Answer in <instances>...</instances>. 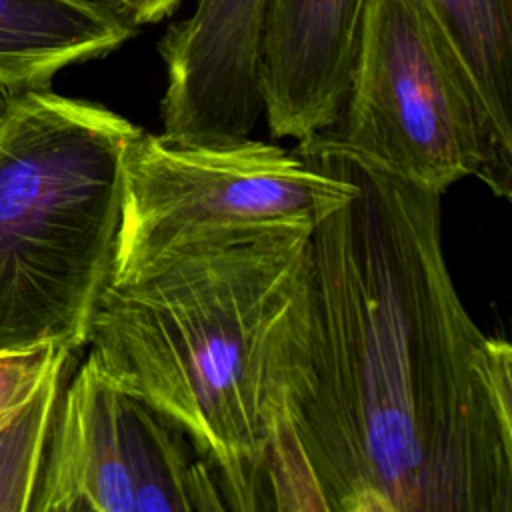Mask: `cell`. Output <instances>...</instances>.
<instances>
[{
  "label": "cell",
  "mask_w": 512,
  "mask_h": 512,
  "mask_svg": "<svg viewBox=\"0 0 512 512\" xmlns=\"http://www.w3.org/2000/svg\"><path fill=\"white\" fill-rule=\"evenodd\" d=\"M314 140L354 192L310 232L268 510L512 512V348L456 292L440 194Z\"/></svg>",
  "instance_id": "6da1fadb"
},
{
  "label": "cell",
  "mask_w": 512,
  "mask_h": 512,
  "mask_svg": "<svg viewBox=\"0 0 512 512\" xmlns=\"http://www.w3.org/2000/svg\"><path fill=\"white\" fill-rule=\"evenodd\" d=\"M312 228L260 224L184 244L108 280L90 320L88 356L190 436L234 512L268 510L286 344Z\"/></svg>",
  "instance_id": "7a4b0ae2"
},
{
  "label": "cell",
  "mask_w": 512,
  "mask_h": 512,
  "mask_svg": "<svg viewBox=\"0 0 512 512\" xmlns=\"http://www.w3.org/2000/svg\"><path fill=\"white\" fill-rule=\"evenodd\" d=\"M140 130L50 86L12 92L0 124V350L86 346L112 270L122 156Z\"/></svg>",
  "instance_id": "3957f363"
},
{
  "label": "cell",
  "mask_w": 512,
  "mask_h": 512,
  "mask_svg": "<svg viewBox=\"0 0 512 512\" xmlns=\"http://www.w3.org/2000/svg\"><path fill=\"white\" fill-rule=\"evenodd\" d=\"M326 136L440 196L466 176L512 194V160L428 0H366L346 108Z\"/></svg>",
  "instance_id": "277c9868"
},
{
  "label": "cell",
  "mask_w": 512,
  "mask_h": 512,
  "mask_svg": "<svg viewBox=\"0 0 512 512\" xmlns=\"http://www.w3.org/2000/svg\"><path fill=\"white\" fill-rule=\"evenodd\" d=\"M352 192L354 182L314 138L294 150L252 138L184 146L140 130L122 156L110 280L130 278L216 232L280 222L316 226Z\"/></svg>",
  "instance_id": "5b68a950"
},
{
  "label": "cell",
  "mask_w": 512,
  "mask_h": 512,
  "mask_svg": "<svg viewBox=\"0 0 512 512\" xmlns=\"http://www.w3.org/2000/svg\"><path fill=\"white\" fill-rule=\"evenodd\" d=\"M34 512H224L212 466L166 414L86 354L56 402Z\"/></svg>",
  "instance_id": "8992f818"
},
{
  "label": "cell",
  "mask_w": 512,
  "mask_h": 512,
  "mask_svg": "<svg viewBox=\"0 0 512 512\" xmlns=\"http://www.w3.org/2000/svg\"><path fill=\"white\" fill-rule=\"evenodd\" d=\"M268 0H192L158 54L166 68L162 138L184 146H230L252 138L264 116L260 40Z\"/></svg>",
  "instance_id": "52a82bcc"
},
{
  "label": "cell",
  "mask_w": 512,
  "mask_h": 512,
  "mask_svg": "<svg viewBox=\"0 0 512 512\" xmlns=\"http://www.w3.org/2000/svg\"><path fill=\"white\" fill-rule=\"evenodd\" d=\"M366 0H268L260 40L264 118L274 138L306 142L340 122Z\"/></svg>",
  "instance_id": "ba28073f"
},
{
  "label": "cell",
  "mask_w": 512,
  "mask_h": 512,
  "mask_svg": "<svg viewBox=\"0 0 512 512\" xmlns=\"http://www.w3.org/2000/svg\"><path fill=\"white\" fill-rule=\"evenodd\" d=\"M138 26L100 0H0V86L48 88L80 62L102 58Z\"/></svg>",
  "instance_id": "9c48e42d"
},
{
  "label": "cell",
  "mask_w": 512,
  "mask_h": 512,
  "mask_svg": "<svg viewBox=\"0 0 512 512\" xmlns=\"http://www.w3.org/2000/svg\"><path fill=\"white\" fill-rule=\"evenodd\" d=\"M478 94L498 150L512 160V0H428Z\"/></svg>",
  "instance_id": "30bf717a"
},
{
  "label": "cell",
  "mask_w": 512,
  "mask_h": 512,
  "mask_svg": "<svg viewBox=\"0 0 512 512\" xmlns=\"http://www.w3.org/2000/svg\"><path fill=\"white\" fill-rule=\"evenodd\" d=\"M66 366L50 372L26 404L0 428V512L30 510Z\"/></svg>",
  "instance_id": "8fae6325"
},
{
  "label": "cell",
  "mask_w": 512,
  "mask_h": 512,
  "mask_svg": "<svg viewBox=\"0 0 512 512\" xmlns=\"http://www.w3.org/2000/svg\"><path fill=\"white\" fill-rule=\"evenodd\" d=\"M72 350L58 344L0 350V428L26 404L56 368L68 364Z\"/></svg>",
  "instance_id": "7c38bea8"
},
{
  "label": "cell",
  "mask_w": 512,
  "mask_h": 512,
  "mask_svg": "<svg viewBox=\"0 0 512 512\" xmlns=\"http://www.w3.org/2000/svg\"><path fill=\"white\" fill-rule=\"evenodd\" d=\"M130 20L134 26L160 24L182 8L184 0H100Z\"/></svg>",
  "instance_id": "4fadbf2b"
},
{
  "label": "cell",
  "mask_w": 512,
  "mask_h": 512,
  "mask_svg": "<svg viewBox=\"0 0 512 512\" xmlns=\"http://www.w3.org/2000/svg\"><path fill=\"white\" fill-rule=\"evenodd\" d=\"M10 96H12V92L0 86V124H2V120H4V114H6V110H8V104H10Z\"/></svg>",
  "instance_id": "5bb4252c"
}]
</instances>
